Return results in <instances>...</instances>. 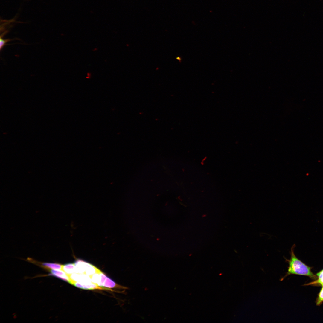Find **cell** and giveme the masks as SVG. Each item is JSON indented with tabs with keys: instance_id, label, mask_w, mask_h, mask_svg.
<instances>
[{
	"instance_id": "6da1fadb",
	"label": "cell",
	"mask_w": 323,
	"mask_h": 323,
	"mask_svg": "<svg viewBox=\"0 0 323 323\" xmlns=\"http://www.w3.org/2000/svg\"><path fill=\"white\" fill-rule=\"evenodd\" d=\"M295 246L294 245L291 249L290 259L285 258L288 264L287 271L280 281H282L288 276L293 274L307 276L313 279H316L317 277L311 272V268L305 264L295 256L294 252Z\"/></svg>"
},
{
	"instance_id": "7a4b0ae2",
	"label": "cell",
	"mask_w": 323,
	"mask_h": 323,
	"mask_svg": "<svg viewBox=\"0 0 323 323\" xmlns=\"http://www.w3.org/2000/svg\"><path fill=\"white\" fill-rule=\"evenodd\" d=\"M98 272L100 276V280L99 286L102 287L109 288H116L119 289H126L127 287L121 286L116 284L112 280L107 277L100 270Z\"/></svg>"
},
{
	"instance_id": "3957f363",
	"label": "cell",
	"mask_w": 323,
	"mask_h": 323,
	"mask_svg": "<svg viewBox=\"0 0 323 323\" xmlns=\"http://www.w3.org/2000/svg\"><path fill=\"white\" fill-rule=\"evenodd\" d=\"M70 279V284L73 285L75 282H91L90 276L86 274H80L74 273L69 275Z\"/></svg>"
},
{
	"instance_id": "277c9868",
	"label": "cell",
	"mask_w": 323,
	"mask_h": 323,
	"mask_svg": "<svg viewBox=\"0 0 323 323\" xmlns=\"http://www.w3.org/2000/svg\"><path fill=\"white\" fill-rule=\"evenodd\" d=\"M76 287L86 290H93L99 289L101 290H111L107 288L102 287L97 285L92 282H75L73 284Z\"/></svg>"
},
{
	"instance_id": "5b68a950",
	"label": "cell",
	"mask_w": 323,
	"mask_h": 323,
	"mask_svg": "<svg viewBox=\"0 0 323 323\" xmlns=\"http://www.w3.org/2000/svg\"><path fill=\"white\" fill-rule=\"evenodd\" d=\"M50 275L59 278L70 284L71 281L69 275L63 270L51 269Z\"/></svg>"
},
{
	"instance_id": "8992f818",
	"label": "cell",
	"mask_w": 323,
	"mask_h": 323,
	"mask_svg": "<svg viewBox=\"0 0 323 323\" xmlns=\"http://www.w3.org/2000/svg\"><path fill=\"white\" fill-rule=\"evenodd\" d=\"M85 274L91 276L97 272L99 269L93 265L85 261Z\"/></svg>"
},
{
	"instance_id": "52a82bcc",
	"label": "cell",
	"mask_w": 323,
	"mask_h": 323,
	"mask_svg": "<svg viewBox=\"0 0 323 323\" xmlns=\"http://www.w3.org/2000/svg\"><path fill=\"white\" fill-rule=\"evenodd\" d=\"M62 269L68 275L75 273V267L74 263H68L63 265Z\"/></svg>"
},
{
	"instance_id": "ba28073f",
	"label": "cell",
	"mask_w": 323,
	"mask_h": 323,
	"mask_svg": "<svg viewBox=\"0 0 323 323\" xmlns=\"http://www.w3.org/2000/svg\"><path fill=\"white\" fill-rule=\"evenodd\" d=\"M42 264L43 266L51 269H61L63 267L62 265L56 263L45 262L42 263Z\"/></svg>"
},
{
	"instance_id": "9c48e42d",
	"label": "cell",
	"mask_w": 323,
	"mask_h": 323,
	"mask_svg": "<svg viewBox=\"0 0 323 323\" xmlns=\"http://www.w3.org/2000/svg\"><path fill=\"white\" fill-rule=\"evenodd\" d=\"M317 276L318 277V280L307 284L310 285L318 284L323 287V269L317 273Z\"/></svg>"
},
{
	"instance_id": "30bf717a",
	"label": "cell",
	"mask_w": 323,
	"mask_h": 323,
	"mask_svg": "<svg viewBox=\"0 0 323 323\" xmlns=\"http://www.w3.org/2000/svg\"><path fill=\"white\" fill-rule=\"evenodd\" d=\"M323 302V287L319 293L316 301V305H320Z\"/></svg>"
},
{
	"instance_id": "8fae6325",
	"label": "cell",
	"mask_w": 323,
	"mask_h": 323,
	"mask_svg": "<svg viewBox=\"0 0 323 323\" xmlns=\"http://www.w3.org/2000/svg\"><path fill=\"white\" fill-rule=\"evenodd\" d=\"M0 51H1V49H2L3 47L4 46L6 45V44L7 42H9V41H11V40H13L14 39H3L2 38H0Z\"/></svg>"
},
{
	"instance_id": "7c38bea8",
	"label": "cell",
	"mask_w": 323,
	"mask_h": 323,
	"mask_svg": "<svg viewBox=\"0 0 323 323\" xmlns=\"http://www.w3.org/2000/svg\"><path fill=\"white\" fill-rule=\"evenodd\" d=\"M92 77V74L91 72H89L87 73L86 78L87 79H90Z\"/></svg>"
},
{
	"instance_id": "4fadbf2b",
	"label": "cell",
	"mask_w": 323,
	"mask_h": 323,
	"mask_svg": "<svg viewBox=\"0 0 323 323\" xmlns=\"http://www.w3.org/2000/svg\"><path fill=\"white\" fill-rule=\"evenodd\" d=\"M97 50H98V49H97V48H94V49H93V51H97Z\"/></svg>"
}]
</instances>
